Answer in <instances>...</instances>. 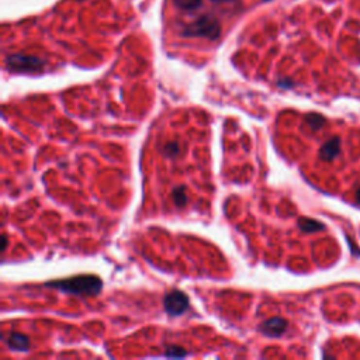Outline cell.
Masks as SVG:
<instances>
[{"instance_id":"3957f363","label":"cell","mask_w":360,"mask_h":360,"mask_svg":"<svg viewBox=\"0 0 360 360\" xmlns=\"http://www.w3.org/2000/svg\"><path fill=\"white\" fill-rule=\"evenodd\" d=\"M45 62L31 55H23V53H13L6 58V67L10 72L17 73H34L41 72Z\"/></svg>"},{"instance_id":"ba28073f","label":"cell","mask_w":360,"mask_h":360,"mask_svg":"<svg viewBox=\"0 0 360 360\" xmlns=\"http://www.w3.org/2000/svg\"><path fill=\"white\" fill-rule=\"evenodd\" d=\"M298 228L303 231V232H307V234H312V232H318V231H324L325 225L320 223V221H315L312 218H300L298 220Z\"/></svg>"},{"instance_id":"2e32d148","label":"cell","mask_w":360,"mask_h":360,"mask_svg":"<svg viewBox=\"0 0 360 360\" xmlns=\"http://www.w3.org/2000/svg\"><path fill=\"white\" fill-rule=\"evenodd\" d=\"M356 201H358V204H360V187L356 190Z\"/></svg>"},{"instance_id":"5b68a950","label":"cell","mask_w":360,"mask_h":360,"mask_svg":"<svg viewBox=\"0 0 360 360\" xmlns=\"http://www.w3.org/2000/svg\"><path fill=\"white\" fill-rule=\"evenodd\" d=\"M287 328H289V322H287V320L281 318V317L269 318V320L263 321L259 325L260 334L269 336V338H279L287 331Z\"/></svg>"},{"instance_id":"9a60e30c","label":"cell","mask_w":360,"mask_h":360,"mask_svg":"<svg viewBox=\"0 0 360 360\" xmlns=\"http://www.w3.org/2000/svg\"><path fill=\"white\" fill-rule=\"evenodd\" d=\"M7 242H9V240H7V237L4 235V237H3V245H1V252H6V249H7Z\"/></svg>"},{"instance_id":"30bf717a","label":"cell","mask_w":360,"mask_h":360,"mask_svg":"<svg viewBox=\"0 0 360 360\" xmlns=\"http://www.w3.org/2000/svg\"><path fill=\"white\" fill-rule=\"evenodd\" d=\"M306 124H307L312 131H318V130H321L324 127L325 119L322 116H320V114H317V113H309V114L306 116Z\"/></svg>"},{"instance_id":"7c38bea8","label":"cell","mask_w":360,"mask_h":360,"mask_svg":"<svg viewBox=\"0 0 360 360\" xmlns=\"http://www.w3.org/2000/svg\"><path fill=\"white\" fill-rule=\"evenodd\" d=\"M173 3L180 9V10H194L201 4V0H173Z\"/></svg>"},{"instance_id":"8992f818","label":"cell","mask_w":360,"mask_h":360,"mask_svg":"<svg viewBox=\"0 0 360 360\" xmlns=\"http://www.w3.org/2000/svg\"><path fill=\"white\" fill-rule=\"evenodd\" d=\"M6 343L14 352H27L31 347V342L28 336L18 332H12L6 338Z\"/></svg>"},{"instance_id":"277c9868","label":"cell","mask_w":360,"mask_h":360,"mask_svg":"<svg viewBox=\"0 0 360 360\" xmlns=\"http://www.w3.org/2000/svg\"><path fill=\"white\" fill-rule=\"evenodd\" d=\"M163 307L171 317H179L189 309V297L180 290H172L165 294Z\"/></svg>"},{"instance_id":"4fadbf2b","label":"cell","mask_w":360,"mask_h":360,"mask_svg":"<svg viewBox=\"0 0 360 360\" xmlns=\"http://www.w3.org/2000/svg\"><path fill=\"white\" fill-rule=\"evenodd\" d=\"M165 356H166V358H186L187 352H186V349H183L182 346H177V345H171V346L166 347V350H165Z\"/></svg>"},{"instance_id":"e0dca14e","label":"cell","mask_w":360,"mask_h":360,"mask_svg":"<svg viewBox=\"0 0 360 360\" xmlns=\"http://www.w3.org/2000/svg\"><path fill=\"white\" fill-rule=\"evenodd\" d=\"M214 1H218V3H223V1H231V0H214Z\"/></svg>"},{"instance_id":"5bb4252c","label":"cell","mask_w":360,"mask_h":360,"mask_svg":"<svg viewBox=\"0 0 360 360\" xmlns=\"http://www.w3.org/2000/svg\"><path fill=\"white\" fill-rule=\"evenodd\" d=\"M279 86H280V87H284V89H287V87H293L294 83L291 82V80L281 79V80H279Z\"/></svg>"},{"instance_id":"8fae6325","label":"cell","mask_w":360,"mask_h":360,"mask_svg":"<svg viewBox=\"0 0 360 360\" xmlns=\"http://www.w3.org/2000/svg\"><path fill=\"white\" fill-rule=\"evenodd\" d=\"M162 154L166 158H174L180 154V144L177 141H169L162 148Z\"/></svg>"},{"instance_id":"9c48e42d","label":"cell","mask_w":360,"mask_h":360,"mask_svg":"<svg viewBox=\"0 0 360 360\" xmlns=\"http://www.w3.org/2000/svg\"><path fill=\"white\" fill-rule=\"evenodd\" d=\"M172 201L177 208H185L187 206V197L186 187L185 186H176L172 189Z\"/></svg>"},{"instance_id":"7a4b0ae2","label":"cell","mask_w":360,"mask_h":360,"mask_svg":"<svg viewBox=\"0 0 360 360\" xmlns=\"http://www.w3.org/2000/svg\"><path fill=\"white\" fill-rule=\"evenodd\" d=\"M182 37L186 38H206V40H217L221 34L220 21L210 14L200 16L190 24L185 26L182 30Z\"/></svg>"},{"instance_id":"6da1fadb","label":"cell","mask_w":360,"mask_h":360,"mask_svg":"<svg viewBox=\"0 0 360 360\" xmlns=\"http://www.w3.org/2000/svg\"><path fill=\"white\" fill-rule=\"evenodd\" d=\"M45 287L75 295H97L103 290V281L94 274H82L64 280L48 281L45 283Z\"/></svg>"},{"instance_id":"52a82bcc","label":"cell","mask_w":360,"mask_h":360,"mask_svg":"<svg viewBox=\"0 0 360 360\" xmlns=\"http://www.w3.org/2000/svg\"><path fill=\"white\" fill-rule=\"evenodd\" d=\"M341 152V139L338 137L331 138L329 141H326L320 149V158L322 160H332L336 158Z\"/></svg>"}]
</instances>
